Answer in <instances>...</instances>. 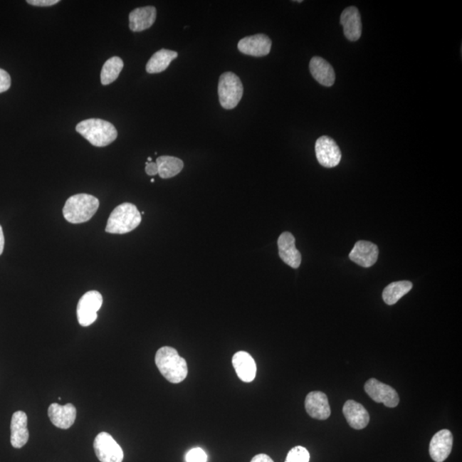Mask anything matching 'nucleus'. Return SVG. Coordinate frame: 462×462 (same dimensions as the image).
Masks as SVG:
<instances>
[{
    "mask_svg": "<svg viewBox=\"0 0 462 462\" xmlns=\"http://www.w3.org/2000/svg\"><path fill=\"white\" fill-rule=\"evenodd\" d=\"M155 363L160 374L169 383L179 384L188 376V364L172 347H163L157 351Z\"/></svg>",
    "mask_w": 462,
    "mask_h": 462,
    "instance_id": "f257e3e1",
    "label": "nucleus"
},
{
    "mask_svg": "<svg viewBox=\"0 0 462 462\" xmlns=\"http://www.w3.org/2000/svg\"><path fill=\"white\" fill-rule=\"evenodd\" d=\"M100 201L91 194H78L70 196L63 206V217L71 224H83L90 220L98 211Z\"/></svg>",
    "mask_w": 462,
    "mask_h": 462,
    "instance_id": "f03ea898",
    "label": "nucleus"
},
{
    "mask_svg": "<svg viewBox=\"0 0 462 462\" xmlns=\"http://www.w3.org/2000/svg\"><path fill=\"white\" fill-rule=\"evenodd\" d=\"M75 130L93 146L97 147H107L117 137V130L111 122L96 118L79 122Z\"/></svg>",
    "mask_w": 462,
    "mask_h": 462,
    "instance_id": "7ed1b4c3",
    "label": "nucleus"
},
{
    "mask_svg": "<svg viewBox=\"0 0 462 462\" xmlns=\"http://www.w3.org/2000/svg\"><path fill=\"white\" fill-rule=\"evenodd\" d=\"M142 222V214L131 203H122L112 211L105 231L111 234H126L137 229Z\"/></svg>",
    "mask_w": 462,
    "mask_h": 462,
    "instance_id": "20e7f679",
    "label": "nucleus"
},
{
    "mask_svg": "<svg viewBox=\"0 0 462 462\" xmlns=\"http://www.w3.org/2000/svg\"><path fill=\"white\" fill-rule=\"evenodd\" d=\"M243 95V85L233 72H226L219 82V103L226 110L234 109Z\"/></svg>",
    "mask_w": 462,
    "mask_h": 462,
    "instance_id": "39448f33",
    "label": "nucleus"
},
{
    "mask_svg": "<svg viewBox=\"0 0 462 462\" xmlns=\"http://www.w3.org/2000/svg\"><path fill=\"white\" fill-rule=\"evenodd\" d=\"M103 304V298L100 292L91 290L87 292L80 299L78 305V319L83 327L94 324L98 317V311Z\"/></svg>",
    "mask_w": 462,
    "mask_h": 462,
    "instance_id": "423d86ee",
    "label": "nucleus"
},
{
    "mask_svg": "<svg viewBox=\"0 0 462 462\" xmlns=\"http://www.w3.org/2000/svg\"><path fill=\"white\" fill-rule=\"evenodd\" d=\"M97 458L100 462H122L124 451L120 445L107 432H100L94 443Z\"/></svg>",
    "mask_w": 462,
    "mask_h": 462,
    "instance_id": "0eeeda50",
    "label": "nucleus"
},
{
    "mask_svg": "<svg viewBox=\"0 0 462 462\" xmlns=\"http://www.w3.org/2000/svg\"><path fill=\"white\" fill-rule=\"evenodd\" d=\"M364 391L377 404H384L388 408H396L399 404V396L396 389L378 379H369L364 384Z\"/></svg>",
    "mask_w": 462,
    "mask_h": 462,
    "instance_id": "6e6552de",
    "label": "nucleus"
},
{
    "mask_svg": "<svg viewBox=\"0 0 462 462\" xmlns=\"http://www.w3.org/2000/svg\"><path fill=\"white\" fill-rule=\"evenodd\" d=\"M315 152L317 159L322 167L333 168L340 163L342 159L340 148L333 139L326 135L317 140Z\"/></svg>",
    "mask_w": 462,
    "mask_h": 462,
    "instance_id": "1a4fd4ad",
    "label": "nucleus"
},
{
    "mask_svg": "<svg viewBox=\"0 0 462 462\" xmlns=\"http://www.w3.org/2000/svg\"><path fill=\"white\" fill-rule=\"evenodd\" d=\"M241 53L253 57H264L268 55L271 48L270 38L263 33L244 37L237 45Z\"/></svg>",
    "mask_w": 462,
    "mask_h": 462,
    "instance_id": "9d476101",
    "label": "nucleus"
},
{
    "mask_svg": "<svg viewBox=\"0 0 462 462\" xmlns=\"http://www.w3.org/2000/svg\"><path fill=\"white\" fill-rule=\"evenodd\" d=\"M278 253L281 260L292 268L298 269L302 263V254L295 247V239L290 232H283L278 237Z\"/></svg>",
    "mask_w": 462,
    "mask_h": 462,
    "instance_id": "9b49d317",
    "label": "nucleus"
},
{
    "mask_svg": "<svg viewBox=\"0 0 462 462\" xmlns=\"http://www.w3.org/2000/svg\"><path fill=\"white\" fill-rule=\"evenodd\" d=\"M379 258V248L370 241H359L350 253V258L356 264L368 268L375 265Z\"/></svg>",
    "mask_w": 462,
    "mask_h": 462,
    "instance_id": "f8f14e48",
    "label": "nucleus"
},
{
    "mask_svg": "<svg viewBox=\"0 0 462 462\" xmlns=\"http://www.w3.org/2000/svg\"><path fill=\"white\" fill-rule=\"evenodd\" d=\"M453 447V435L444 429L436 432L430 443V456L436 462H443L451 455Z\"/></svg>",
    "mask_w": 462,
    "mask_h": 462,
    "instance_id": "ddd939ff",
    "label": "nucleus"
},
{
    "mask_svg": "<svg viewBox=\"0 0 462 462\" xmlns=\"http://www.w3.org/2000/svg\"><path fill=\"white\" fill-rule=\"evenodd\" d=\"M340 23L347 40L356 41L362 36V16L357 8L355 6L346 8L341 15Z\"/></svg>",
    "mask_w": 462,
    "mask_h": 462,
    "instance_id": "4468645a",
    "label": "nucleus"
},
{
    "mask_svg": "<svg viewBox=\"0 0 462 462\" xmlns=\"http://www.w3.org/2000/svg\"><path fill=\"white\" fill-rule=\"evenodd\" d=\"M307 413L313 419L325 421L330 416V408L327 396L324 392H312L305 401Z\"/></svg>",
    "mask_w": 462,
    "mask_h": 462,
    "instance_id": "2eb2a0df",
    "label": "nucleus"
},
{
    "mask_svg": "<svg viewBox=\"0 0 462 462\" xmlns=\"http://www.w3.org/2000/svg\"><path fill=\"white\" fill-rule=\"evenodd\" d=\"M48 416L55 426L63 430L69 429L75 423L76 409L71 404L65 406L53 404L49 406Z\"/></svg>",
    "mask_w": 462,
    "mask_h": 462,
    "instance_id": "dca6fc26",
    "label": "nucleus"
},
{
    "mask_svg": "<svg viewBox=\"0 0 462 462\" xmlns=\"http://www.w3.org/2000/svg\"><path fill=\"white\" fill-rule=\"evenodd\" d=\"M342 413L345 414L347 422L355 430L364 429L370 421V415L366 409L359 402L353 400L346 401L343 406Z\"/></svg>",
    "mask_w": 462,
    "mask_h": 462,
    "instance_id": "f3484780",
    "label": "nucleus"
},
{
    "mask_svg": "<svg viewBox=\"0 0 462 462\" xmlns=\"http://www.w3.org/2000/svg\"><path fill=\"white\" fill-rule=\"evenodd\" d=\"M233 367H234L237 376L243 382L250 383L256 379L257 367L253 358L247 352H237L233 356Z\"/></svg>",
    "mask_w": 462,
    "mask_h": 462,
    "instance_id": "a211bd4d",
    "label": "nucleus"
},
{
    "mask_svg": "<svg viewBox=\"0 0 462 462\" xmlns=\"http://www.w3.org/2000/svg\"><path fill=\"white\" fill-rule=\"evenodd\" d=\"M11 431L12 446L16 448H23L28 443L29 439L28 417L23 411H18L12 415Z\"/></svg>",
    "mask_w": 462,
    "mask_h": 462,
    "instance_id": "6ab92c4d",
    "label": "nucleus"
},
{
    "mask_svg": "<svg viewBox=\"0 0 462 462\" xmlns=\"http://www.w3.org/2000/svg\"><path fill=\"white\" fill-rule=\"evenodd\" d=\"M157 11L154 6L137 8L130 12V28L134 32H142L152 26L156 21Z\"/></svg>",
    "mask_w": 462,
    "mask_h": 462,
    "instance_id": "aec40b11",
    "label": "nucleus"
},
{
    "mask_svg": "<svg viewBox=\"0 0 462 462\" xmlns=\"http://www.w3.org/2000/svg\"><path fill=\"white\" fill-rule=\"evenodd\" d=\"M310 72L313 78L325 87H332L336 80V75L332 65L320 57H313L311 59Z\"/></svg>",
    "mask_w": 462,
    "mask_h": 462,
    "instance_id": "412c9836",
    "label": "nucleus"
},
{
    "mask_svg": "<svg viewBox=\"0 0 462 462\" xmlns=\"http://www.w3.org/2000/svg\"><path fill=\"white\" fill-rule=\"evenodd\" d=\"M178 54L175 51L161 49L152 55L149 61L147 62L146 70L147 73L157 74L164 71L171 65V63L176 59Z\"/></svg>",
    "mask_w": 462,
    "mask_h": 462,
    "instance_id": "4be33fe9",
    "label": "nucleus"
},
{
    "mask_svg": "<svg viewBox=\"0 0 462 462\" xmlns=\"http://www.w3.org/2000/svg\"><path fill=\"white\" fill-rule=\"evenodd\" d=\"M158 175L163 179L176 177L184 169V161L172 156H161L156 160Z\"/></svg>",
    "mask_w": 462,
    "mask_h": 462,
    "instance_id": "5701e85b",
    "label": "nucleus"
},
{
    "mask_svg": "<svg viewBox=\"0 0 462 462\" xmlns=\"http://www.w3.org/2000/svg\"><path fill=\"white\" fill-rule=\"evenodd\" d=\"M413 289V283L409 281H399L391 283L383 291L384 303L389 306L396 304L398 300Z\"/></svg>",
    "mask_w": 462,
    "mask_h": 462,
    "instance_id": "b1692460",
    "label": "nucleus"
},
{
    "mask_svg": "<svg viewBox=\"0 0 462 462\" xmlns=\"http://www.w3.org/2000/svg\"><path fill=\"white\" fill-rule=\"evenodd\" d=\"M122 68H124V62H122L120 58L112 57L109 58L104 63L103 70H101V83L107 86V85L115 82L118 76H120Z\"/></svg>",
    "mask_w": 462,
    "mask_h": 462,
    "instance_id": "393cba45",
    "label": "nucleus"
},
{
    "mask_svg": "<svg viewBox=\"0 0 462 462\" xmlns=\"http://www.w3.org/2000/svg\"><path fill=\"white\" fill-rule=\"evenodd\" d=\"M310 453L303 446H296L288 453L285 462H309Z\"/></svg>",
    "mask_w": 462,
    "mask_h": 462,
    "instance_id": "a878e982",
    "label": "nucleus"
},
{
    "mask_svg": "<svg viewBox=\"0 0 462 462\" xmlns=\"http://www.w3.org/2000/svg\"><path fill=\"white\" fill-rule=\"evenodd\" d=\"M186 461L187 462H206L207 456L203 449L196 448L189 451L187 456H186Z\"/></svg>",
    "mask_w": 462,
    "mask_h": 462,
    "instance_id": "bb28decb",
    "label": "nucleus"
},
{
    "mask_svg": "<svg viewBox=\"0 0 462 462\" xmlns=\"http://www.w3.org/2000/svg\"><path fill=\"white\" fill-rule=\"evenodd\" d=\"M11 85V79L8 72L0 69V94L9 90Z\"/></svg>",
    "mask_w": 462,
    "mask_h": 462,
    "instance_id": "cd10ccee",
    "label": "nucleus"
},
{
    "mask_svg": "<svg viewBox=\"0 0 462 462\" xmlns=\"http://www.w3.org/2000/svg\"><path fill=\"white\" fill-rule=\"evenodd\" d=\"M29 5L39 7H48L56 5L59 0H28Z\"/></svg>",
    "mask_w": 462,
    "mask_h": 462,
    "instance_id": "c85d7f7f",
    "label": "nucleus"
},
{
    "mask_svg": "<svg viewBox=\"0 0 462 462\" xmlns=\"http://www.w3.org/2000/svg\"><path fill=\"white\" fill-rule=\"evenodd\" d=\"M146 173L149 176H155L158 174V167H157L156 162L146 163Z\"/></svg>",
    "mask_w": 462,
    "mask_h": 462,
    "instance_id": "c756f323",
    "label": "nucleus"
},
{
    "mask_svg": "<svg viewBox=\"0 0 462 462\" xmlns=\"http://www.w3.org/2000/svg\"><path fill=\"white\" fill-rule=\"evenodd\" d=\"M251 462H274L273 459L269 456L266 455V453H260L254 456Z\"/></svg>",
    "mask_w": 462,
    "mask_h": 462,
    "instance_id": "7c9ffc66",
    "label": "nucleus"
},
{
    "mask_svg": "<svg viewBox=\"0 0 462 462\" xmlns=\"http://www.w3.org/2000/svg\"><path fill=\"white\" fill-rule=\"evenodd\" d=\"M5 248V236H4L3 228L0 226V256L3 253Z\"/></svg>",
    "mask_w": 462,
    "mask_h": 462,
    "instance_id": "2f4dec72",
    "label": "nucleus"
},
{
    "mask_svg": "<svg viewBox=\"0 0 462 462\" xmlns=\"http://www.w3.org/2000/svg\"><path fill=\"white\" fill-rule=\"evenodd\" d=\"M147 160H148V162H152V158H151V157H148Z\"/></svg>",
    "mask_w": 462,
    "mask_h": 462,
    "instance_id": "473e14b6",
    "label": "nucleus"
},
{
    "mask_svg": "<svg viewBox=\"0 0 462 462\" xmlns=\"http://www.w3.org/2000/svg\"><path fill=\"white\" fill-rule=\"evenodd\" d=\"M151 182H154V178H152V179H151Z\"/></svg>",
    "mask_w": 462,
    "mask_h": 462,
    "instance_id": "72a5a7b5",
    "label": "nucleus"
}]
</instances>
